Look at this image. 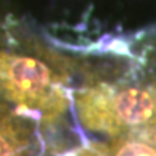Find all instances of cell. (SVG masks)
Returning a JSON list of instances; mask_svg holds the SVG:
<instances>
[{"mask_svg":"<svg viewBox=\"0 0 156 156\" xmlns=\"http://www.w3.org/2000/svg\"><path fill=\"white\" fill-rule=\"evenodd\" d=\"M75 69V118L99 137L156 129V24L89 48Z\"/></svg>","mask_w":156,"mask_h":156,"instance_id":"obj_1","label":"cell"},{"mask_svg":"<svg viewBox=\"0 0 156 156\" xmlns=\"http://www.w3.org/2000/svg\"><path fill=\"white\" fill-rule=\"evenodd\" d=\"M75 61L53 48L0 46V99L58 134L73 110Z\"/></svg>","mask_w":156,"mask_h":156,"instance_id":"obj_2","label":"cell"},{"mask_svg":"<svg viewBox=\"0 0 156 156\" xmlns=\"http://www.w3.org/2000/svg\"><path fill=\"white\" fill-rule=\"evenodd\" d=\"M41 126L0 99V156H69L49 147Z\"/></svg>","mask_w":156,"mask_h":156,"instance_id":"obj_3","label":"cell"},{"mask_svg":"<svg viewBox=\"0 0 156 156\" xmlns=\"http://www.w3.org/2000/svg\"><path fill=\"white\" fill-rule=\"evenodd\" d=\"M69 156H156V129L134 131L86 142L75 147Z\"/></svg>","mask_w":156,"mask_h":156,"instance_id":"obj_4","label":"cell"}]
</instances>
